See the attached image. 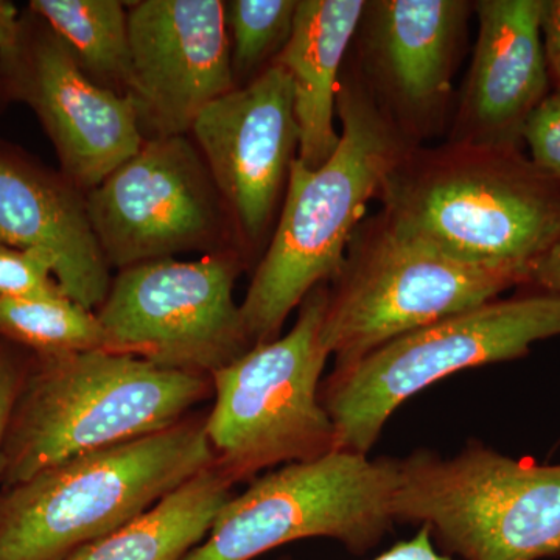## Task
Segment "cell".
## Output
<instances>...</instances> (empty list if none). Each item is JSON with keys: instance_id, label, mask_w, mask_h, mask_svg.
Segmentation results:
<instances>
[{"instance_id": "6da1fadb", "label": "cell", "mask_w": 560, "mask_h": 560, "mask_svg": "<svg viewBox=\"0 0 560 560\" xmlns=\"http://www.w3.org/2000/svg\"><path fill=\"white\" fill-rule=\"evenodd\" d=\"M378 200L394 230L471 267H530L560 242V179L523 149L415 147Z\"/></svg>"}, {"instance_id": "7a4b0ae2", "label": "cell", "mask_w": 560, "mask_h": 560, "mask_svg": "<svg viewBox=\"0 0 560 560\" xmlns=\"http://www.w3.org/2000/svg\"><path fill=\"white\" fill-rule=\"evenodd\" d=\"M340 142L316 171L291 164L275 234L241 304L250 345L280 337L287 318L320 283L340 271L368 205L415 147L386 119L352 61L346 58L337 94Z\"/></svg>"}, {"instance_id": "3957f363", "label": "cell", "mask_w": 560, "mask_h": 560, "mask_svg": "<svg viewBox=\"0 0 560 560\" xmlns=\"http://www.w3.org/2000/svg\"><path fill=\"white\" fill-rule=\"evenodd\" d=\"M212 381L106 349L43 355L20 389L3 445L11 488L47 467L171 429Z\"/></svg>"}, {"instance_id": "277c9868", "label": "cell", "mask_w": 560, "mask_h": 560, "mask_svg": "<svg viewBox=\"0 0 560 560\" xmlns=\"http://www.w3.org/2000/svg\"><path fill=\"white\" fill-rule=\"evenodd\" d=\"M215 464L206 416L73 456L0 501V560H65Z\"/></svg>"}, {"instance_id": "5b68a950", "label": "cell", "mask_w": 560, "mask_h": 560, "mask_svg": "<svg viewBox=\"0 0 560 560\" xmlns=\"http://www.w3.org/2000/svg\"><path fill=\"white\" fill-rule=\"evenodd\" d=\"M396 523L427 526L456 560L560 556V464L529 463L470 441L444 458L419 448L399 458Z\"/></svg>"}, {"instance_id": "8992f818", "label": "cell", "mask_w": 560, "mask_h": 560, "mask_svg": "<svg viewBox=\"0 0 560 560\" xmlns=\"http://www.w3.org/2000/svg\"><path fill=\"white\" fill-rule=\"evenodd\" d=\"M555 337L560 294L537 290L394 338L323 381L320 404L337 430L338 451L370 455L394 411L420 390L456 372L523 359Z\"/></svg>"}, {"instance_id": "52a82bcc", "label": "cell", "mask_w": 560, "mask_h": 560, "mask_svg": "<svg viewBox=\"0 0 560 560\" xmlns=\"http://www.w3.org/2000/svg\"><path fill=\"white\" fill-rule=\"evenodd\" d=\"M329 283L301 302L289 334L253 346L212 374L206 434L217 467L234 485L261 470L338 451L337 430L320 404L329 350L323 338Z\"/></svg>"}, {"instance_id": "ba28073f", "label": "cell", "mask_w": 560, "mask_h": 560, "mask_svg": "<svg viewBox=\"0 0 560 560\" xmlns=\"http://www.w3.org/2000/svg\"><path fill=\"white\" fill-rule=\"evenodd\" d=\"M526 283L518 271L451 259L400 234L378 212L353 232L329 283L323 338L334 370H346L400 335Z\"/></svg>"}, {"instance_id": "9c48e42d", "label": "cell", "mask_w": 560, "mask_h": 560, "mask_svg": "<svg viewBox=\"0 0 560 560\" xmlns=\"http://www.w3.org/2000/svg\"><path fill=\"white\" fill-rule=\"evenodd\" d=\"M399 458L335 451L291 463L232 495L208 537L184 560H253L302 539L337 540L364 556L396 525L393 500Z\"/></svg>"}, {"instance_id": "30bf717a", "label": "cell", "mask_w": 560, "mask_h": 560, "mask_svg": "<svg viewBox=\"0 0 560 560\" xmlns=\"http://www.w3.org/2000/svg\"><path fill=\"white\" fill-rule=\"evenodd\" d=\"M241 250L200 260L161 259L120 270L97 312L106 350L167 370L212 377L253 345L234 287Z\"/></svg>"}, {"instance_id": "8fae6325", "label": "cell", "mask_w": 560, "mask_h": 560, "mask_svg": "<svg viewBox=\"0 0 560 560\" xmlns=\"http://www.w3.org/2000/svg\"><path fill=\"white\" fill-rule=\"evenodd\" d=\"M86 206L106 261L119 271L184 250L243 254L226 202L186 136L143 140L88 191Z\"/></svg>"}, {"instance_id": "7c38bea8", "label": "cell", "mask_w": 560, "mask_h": 560, "mask_svg": "<svg viewBox=\"0 0 560 560\" xmlns=\"http://www.w3.org/2000/svg\"><path fill=\"white\" fill-rule=\"evenodd\" d=\"M474 2L366 0L349 60L371 97L412 147L451 127L453 79Z\"/></svg>"}, {"instance_id": "4fadbf2b", "label": "cell", "mask_w": 560, "mask_h": 560, "mask_svg": "<svg viewBox=\"0 0 560 560\" xmlns=\"http://www.w3.org/2000/svg\"><path fill=\"white\" fill-rule=\"evenodd\" d=\"M191 132L246 256L267 241L300 150L289 72L271 65L210 103Z\"/></svg>"}, {"instance_id": "5bb4252c", "label": "cell", "mask_w": 560, "mask_h": 560, "mask_svg": "<svg viewBox=\"0 0 560 560\" xmlns=\"http://www.w3.org/2000/svg\"><path fill=\"white\" fill-rule=\"evenodd\" d=\"M128 97L143 138L191 131L210 103L234 91L231 40L220 0L130 3Z\"/></svg>"}, {"instance_id": "9a60e30c", "label": "cell", "mask_w": 560, "mask_h": 560, "mask_svg": "<svg viewBox=\"0 0 560 560\" xmlns=\"http://www.w3.org/2000/svg\"><path fill=\"white\" fill-rule=\"evenodd\" d=\"M2 68L14 94L43 121L62 175L84 194L142 147L131 98L94 83L49 25L22 24L20 50Z\"/></svg>"}, {"instance_id": "2e32d148", "label": "cell", "mask_w": 560, "mask_h": 560, "mask_svg": "<svg viewBox=\"0 0 560 560\" xmlns=\"http://www.w3.org/2000/svg\"><path fill=\"white\" fill-rule=\"evenodd\" d=\"M544 0H478V35L455 102L447 142L523 149L526 125L552 91L544 40Z\"/></svg>"}, {"instance_id": "e0dca14e", "label": "cell", "mask_w": 560, "mask_h": 560, "mask_svg": "<svg viewBox=\"0 0 560 560\" xmlns=\"http://www.w3.org/2000/svg\"><path fill=\"white\" fill-rule=\"evenodd\" d=\"M0 243L39 254L62 291L88 311L108 296L109 265L88 213L86 194L65 175L0 150Z\"/></svg>"}, {"instance_id": "ac0fdd59", "label": "cell", "mask_w": 560, "mask_h": 560, "mask_svg": "<svg viewBox=\"0 0 560 560\" xmlns=\"http://www.w3.org/2000/svg\"><path fill=\"white\" fill-rule=\"evenodd\" d=\"M366 0H300L293 31L272 65L293 83L300 128L298 160L316 171L340 142L335 128L338 84Z\"/></svg>"}, {"instance_id": "d6986e66", "label": "cell", "mask_w": 560, "mask_h": 560, "mask_svg": "<svg viewBox=\"0 0 560 560\" xmlns=\"http://www.w3.org/2000/svg\"><path fill=\"white\" fill-rule=\"evenodd\" d=\"M234 486L213 464L135 521L65 560H184L208 537Z\"/></svg>"}, {"instance_id": "ffe728a7", "label": "cell", "mask_w": 560, "mask_h": 560, "mask_svg": "<svg viewBox=\"0 0 560 560\" xmlns=\"http://www.w3.org/2000/svg\"><path fill=\"white\" fill-rule=\"evenodd\" d=\"M125 5L119 0H33L31 9L66 44L94 83L127 95L131 46Z\"/></svg>"}, {"instance_id": "44dd1931", "label": "cell", "mask_w": 560, "mask_h": 560, "mask_svg": "<svg viewBox=\"0 0 560 560\" xmlns=\"http://www.w3.org/2000/svg\"><path fill=\"white\" fill-rule=\"evenodd\" d=\"M0 334L39 350L40 355L86 352L106 346L97 313L69 298H0Z\"/></svg>"}, {"instance_id": "7402d4cb", "label": "cell", "mask_w": 560, "mask_h": 560, "mask_svg": "<svg viewBox=\"0 0 560 560\" xmlns=\"http://www.w3.org/2000/svg\"><path fill=\"white\" fill-rule=\"evenodd\" d=\"M298 0H231L224 3L235 86L270 68L293 31Z\"/></svg>"}, {"instance_id": "603a6c76", "label": "cell", "mask_w": 560, "mask_h": 560, "mask_svg": "<svg viewBox=\"0 0 560 560\" xmlns=\"http://www.w3.org/2000/svg\"><path fill=\"white\" fill-rule=\"evenodd\" d=\"M0 298L60 300L68 294L62 291L44 257L0 243Z\"/></svg>"}, {"instance_id": "cb8c5ba5", "label": "cell", "mask_w": 560, "mask_h": 560, "mask_svg": "<svg viewBox=\"0 0 560 560\" xmlns=\"http://www.w3.org/2000/svg\"><path fill=\"white\" fill-rule=\"evenodd\" d=\"M523 145L530 160L560 179V91L552 90L530 116L523 132Z\"/></svg>"}, {"instance_id": "d4e9b609", "label": "cell", "mask_w": 560, "mask_h": 560, "mask_svg": "<svg viewBox=\"0 0 560 560\" xmlns=\"http://www.w3.org/2000/svg\"><path fill=\"white\" fill-rule=\"evenodd\" d=\"M541 40L552 90L560 91V0H544Z\"/></svg>"}, {"instance_id": "484cf974", "label": "cell", "mask_w": 560, "mask_h": 560, "mask_svg": "<svg viewBox=\"0 0 560 560\" xmlns=\"http://www.w3.org/2000/svg\"><path fill=\"white\" fill-rule=\"evenodd\" d=\"M20 389V374L16 368L0 353V475L3 474V445Z\"/></svg>"}, {"instance_id": "4316f807", "label": "cell", "mask_w": 560, "mask_h": 560, "mask_svg": "<svg viewBox=\"0 0 560 560\" xmlns=\"http://www.w3.org/2000/svg\"><path fill=\"white\" fill-rule=\"evenodd\" d=\"M291 560V559H280ZM372 560H456L451 556L444 555L438 550L433 539H431L430 529L427 526H420L418 533L411 539L397 541L389 550L383 551L377 558Z\"/></svg>"}, {"instance_id": "83f0119b", "label": "cell", "mask_w": 560, "mask_h": 560, "mask_svg": "<svg viewBox=\"0 0 560 560\" xmlns=\"http://www.w3.org/2000/svg\"><path fill=\"white\" fill-rule=\"evenodd\" d=\"M22 22L13 3L0 0V62L5 65L16 57L21 47Z\"/></svg>"}, {"instance_id": "f1b7e54d", "label": "cell", "mask_w": 560, "mask_h": 560, "mask_svg": "<svg viewBox=\"0 0 560 560\" xmlns=\"http://www.w3.org/2000/svg\"><path fill=\"white\" fill-rule=\"evenodd\" d=\"M528 285L560 294V242L530 267Z\"/></svg>"}]
</instances>
